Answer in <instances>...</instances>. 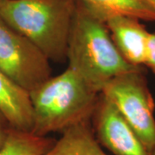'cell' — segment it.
Here are the masks:
<instances>
[{"mask_svg":"<svg viewBox=\"0 0 155 155\" xmlns=\"http://www.w3.org/2000/svg\"><path fill=\"white\" fill-rule=\"evenodd\" d=\"M91 122L77 124L62 132L44 155H107L95 137Z\"/></svg>","mask_w":155,"mask_h":155,"instance_id":"obj_9","label":"cell"},{"mask_svg":"<svg viewBox=\"0 0 155 155\" xmlns=\"http://www.w3.org/2000/svg\"><path fill=\"white\" fill-rule=\"evenodd\" d=\"M68 67L101 93L112 78L142 67L126 61L114 43L105 21L76 1L68 39Z\"/></svg>","mask_w":155,"mask_h":155,"instance_id":"obj_1","label":"cell"},{"mask_svg":"<svg viewBox=\"0 0 155 155\" xmlns=\"http://www.w3.org/2000/svg\"><path fill=\"white\" fill-rule=\"evenodd\" d=\"M96 12L104 20L114 15L155 22V11L145 0H75Z\"/></svg>","mask_w":155,"mask_h":155,"instance_id":"obj_10","label":"cell"},{"mask_svg":"<svg viewBox=\"0 0 155 155\" xmlns=\"http://www.w3.org/2000/svg\"><path fill=\"white\" fill-rule=\"evenodd\" d=\"M11 128V125L7 121L6 117L0 111V150L5 144Z\"/></svg>","mask_w":155,"mask_h":155,"instance_id":"obj_13","label":"cell"},{"mask_svg":"<svg viewBox=\"0 0 155 155\" xmlns=\"http://www.w3.org/2000/svg\"><path fill=\"white\" fill-rule=\"evenodd\" d=\"M54 139L11 128L0 155H44L55 143Z\"/></svg>","mask_w":155,"mask_h":155,"instance_id":"obj_11","label":"cell"},{"mask_svg":"<svg viewBox=\"0 0 155 155\" xmlns=\"http://www.w3.org/2000/svg\"><path fill=\"white\" fill-rule=\"evenodd\" d=\"M91 121L97 142L114 155H151L116 106L101 93Z\"/></svg>","mask_w":155,"mask_h":155,"instance_id":"obj_6","label":"cell"},{"mask_svg":"<svg viewBox=\"0 0 155 155\" xmlns=\"http://www.w3.org/2000/svg\"><path fill=\"white\" fill-rule=\"evenodd\" d=\"M0 71L28 92L52 77L48 58L1 16Z\"/></svg>","mask_w":155,"mask_h":155,"instance_id":"obj_5","label":"cell"},{"mask_svg":"<svg viewBox=\"0 0 155 155\" xmlns=\"http://www.w3.org/2000/svg\"><path fill=\"white\" fill-rule=\"evenodd\" d=\"M145 1L155 11V0H145Z\"/></svg>","mask_w":155,"mask_h":155,"instance_id":"obj_14","label":"cell"},{"mask_svg":"<svg viewBox=\"0 0 155 155\" xmlns=\"http://www.w3.org/2000/svg\"><path fill=\"white\" fill-rule=\"evenodd\" d=\"M29 93L33 109L31 133L48 136L91 122L100 93L71 68L48 80Z\"/></svg>","mask_w":155,"mask_h":155,"instance_id":"obj_2","label":"cell"},{"mask_svg":"<svg viewBox=\"0 0 155 155\" xmlns=\"http://www.w3.org/2000/svg\"><path fill=\"white\" fill-rule=\"evenodd\" d=\"M0 111L11 128L32 132L33 109L29 93L0 71Z\"/></svg>","mask_w":155,"mask_h":155,"instance_id":"obj_8","label":"cell"},{"mask_svg":"<svg viewBox=\"0 0 155 155\" xmlns=\"http://www.w3.org/2000/svg\"><path fill=\"white\" fill-rule=\"evenodd\" d=\"M101 94L116 106L151 153L155 147V104L143 67L112 78Z\"/></svg>","mask_w":155,"mask_h":155,"instance_id":"obj_4","label":"cell"},{"mask_svg":"<svg viewBox=\"0 0 155 155\" xmlns=\"http://www.w3.org/2000/svg\"><path fill=\"white\" fill-rule=\"evenodd\" d=\"M112 40L127 62L143 67L150 32L137 18L114 15L104 19Z\"/></svg>","mask_w":155,"mask_h":155,"instance_id":"obj_7","label":"cell"},{"mask_svg":"<svg viewBox=\"0 0 155 155\" xmlns=\"http://www.w3.org/2000/svg\"><path fill=\"white\" fill-rule=\"evenodd\" d=\"M1 1H3V0H0V2H1Z\"/></svg>","mask_w":155,"mask_h":155,"instance_id":"obj_16","label":"cell"},{"mask_svg":"<svg viewBox=\"0 0 155 155\" xmlns=\"http://www.w3.org/2000/svg\"><path fill=\"white\" fill-rule=\"evenodd\" d=\"M144 66L149 67L152 72L155 73V32L149 35Z\"/></svg>","mask_w":155,"mask_h":155,"instance_id":"obj_12","label":"cell"},{"mask_svg":"<svg viewBox=\"0 0 155 155\" xmlns=\"http://www.w3.org/2000/svg\"><path fill=\"white\" fill-rule=\"evenodd\" d=\"M151 155H155V147L153 149V151L151 152V153H150Z\"/></svg>","mask_w":155,"mask_h":155,"instance_id":"obj_15","label":"cell"},{"mask_svg":"<svg viewBox=\"0 0 155 155\" xmlns=\"http://www.w3.org/2000/svg\"><path fill=\"white\" fill-rule=\"evenodd\" d=\"M75 0H3L0 16L48 61L67 60Z\"/></svg>","mask_w":155,"mask_h":155,"instance_id":"obj_3","label":"cell"}]
</instances>
